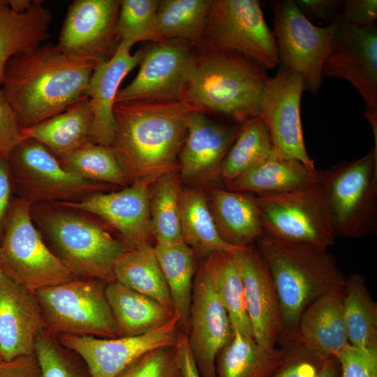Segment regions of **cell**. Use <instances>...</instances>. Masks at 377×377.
Instances as JSON below:
<instances>
[{"mask_svg": "<svg viewBox=\"0 0 377 377\" xmlns=\"http://www.w3.org/2000/svg\"><path fill=\"white\" fill-rule=\"evenodd\" d=\"M321 182L319 170L311 171L297 160L274 153L226 185L232 191L254 195L282 193Z\"/></svg>", "mask_w": 377, "mask_h": 377, "instance_id": "4316f807", "label": "cell"}, {"mask_svg": "<svg viewBox=\"0 0 377 377\" xmlns=\"http://www.w3.org/2000/svg\"><path fill=\"white\" fill-rule=\"evenodd\" d=\"M188 343L201 377H216L218 353L232 339L233 327L202 263L195 271Z\"/></svg>", "mask_w": 377, "mask_h": 377, "instance_id": "e0dca14e", "label": "cell"}, {"mask_svg": "<svg viewBox=\"0 0 377 377\" xmlns=\"http://www.w3.org/2000/svg\"><path fill=\"white\" fill-rule=\"evenodd\" d=\"M279 64L299 76L304 91L317 94L333 38L342 24L337 16L327 26L313 24L293 0L271 1Z\"/></svg>", "mask_w": 377, "mask_h": 377, "instance_id": "9c48e42d", "label": "cell"}, {"mask_svg": "<svg viewBox=\"0 0 377 377\" xmlns=\"http://www.w3.org/2000/svg\"><path fill=\"white\" fill-rule=\"evenodd\" d=\"M45 330L41 308L33 292L4 274L0 276V353L3 361L34 353Z\"/></svg>", "mask_w": 377, "mask_h": 377, "instance_id": "7402d4cb", "label": "cell"}, {"mask_svg": "<svg viewBox=\"0 0 377 377\" xmlns=\"http://www.w3.org/2000/svg\"><path fill=\"white\" fill-rule=\"evenodd\" d=\"M337 236L360 238L377 233V151L319 170Z\"/></svg>", "mask_w": 377, "mask_h": 377, "instance_id": "8992f818", "label": "cell"}, {"mask_svg": "<svg viewBox=\"0 0 377 377\" xmlns=\"http://www.w3.org/2000/svg\"><path fill=\"white\" fill-rule=\"evenodd\" d=\"M117 377H183L175 346L145 353Z\"/></svg>", "mask_w": 377, "mask_h": 377, "instance_id": "7bdbcfd3", "label": "cell"}, {"mask_svg": "<svg viewBox=\"0 0 377 377\" xmlns=\"http://www.w3.org/2000/svg\"><path fill=\"white\" fill-rule=\"evenodd\" d=\"M133 45L129 41H121L112 58L98 64L90 77L84 95L93 115L88 138L93 143L105 146L113 143L116 132L114 106L119 87L141 58V49L131 54Z\"/></svg>", "mask_w": 377, "mask_h": 377, "instance_id": "603a6c76", "label": "cell"}, {"mask_svg": "<svg viewBox=\"0 0 377 377\" xmlns=\"http://www.w3.org/2000/svg\"><path fill=\"white\" fill-rule=\"evenodd\" d=\"M159 1L122 0L117 24L120 41L133 45L140 41L158 42L156 12Z\"/></svg>", "mask_w": 377, "mask_h": 377, "instance_id": "b9f144b4", "label": "cell"}, {"mask_svg": "<svg viewBox=\"0 0 377 377\" xmlns=\"http://www.w3.org/2000/svg\"><path fill=\"white\" fill-rule=\"evenodd\" d=\"M2 274H3V273H2V272H1V269H0V276H1Z\"/></svg>", "mask_w": 377, "mask_h": 377, "instance_id": "db71d44e", "label": "cell"}, {"mask_svg": "<svg viewBox=\"0 0 377 377\" xmlns=\"http://www.w3.org/2000/svg\"><path fill=\"white\" fill-rule=\"evenodd\" d=\"M266 70L236 52L196 48L185 99L196 111L220 114L242 125L260 116Z\"/></svg>", "mask_w": 377, "mask_h": 377, "instance_id": "277c9868", "label": "cell"}, {"mask_svg": "<svg viewBox=\"0 0 377 377\" xmlns=\"http://www.w3.org/2000/svg\"><path fill=\"white\" fill-rule=\"evenodd\" d=\"M153 185L149 211L156 244L171 245L183 242L179 205L182 186L178 170L164 175Z\"/></svg>", "mask_w": 377, "mask_h": 377, "instance_id": "f35d334b", "label": "cell"}, {"mask_svg": "<svg viewBox=\"0 0 377 377\" xmlns=\"http://www.w3.org/2000/svg\"><path fill=\"white\" fill-rule=\"evenodd\" d=\"M7 159L14 195L31 206L77 201L108 187L68 171L45 145L32 138L22 140Z\"/></svg>", "mask_w": 377, "mask_h": 377, "instance_id": "30bf717a", "label": "cell"}, {"mask_svg": "<svg viewBox=\"0 0 377 377\" xmlns=\"http://www.w3.org/2000/svg\"><path fill=\"white\" fill-rule=\"evenodd\" d=\"M179 332V316L175 313L164 325L141 335L100 338L61 334L57 337L61 344L81 357L91 377H117L145 353L175 346Z\"/></svg>", "mask_w": 377, "mask_h": 377, "instance_id": "9a60e30c", "label": "cell"}, {"mask_svg": "<svg viewBox=\"0 0 377 377\" xmlns=\"http://www.w3.org/2000/svg\"><path fill=\"white\" fill-rule=\"evenodd\" d=\"M342 23L363 28L372 26L377 19L376 0L343 1Z\"/></svg>", "mask_w": 377, "mask_h": 377, "instance_id": "bcb514c9", "label": "cell"}, {"mask_svg": "<svg viewBox=\"0 0 377 377\" xmlns=\"http://www.w3.org/2000/svg\"><path fill=\"white\" fill-rule=\"evenodd\" d=\"M98 64L46 43L12 58L0 86L23 127L28 128L61 112L83 96Z\"/></svg>", "mask_w": 377, "mask_h": 377, "instance_id": "7a4b0ae2", "label": "cell"}, {"mask_svg": "<svg viewBox=\"0 0 377 377\" xmlns=\"http://www.w3.org/2000/svg\"><path fill=\"white\" fill-rule=\"evenodd\" d=\"M53 20L43 1L35 0L24 13L12 10L0 0V84L7 63L13 57L30 52L50 38Z\"/></svg>", "mask_w": 377, "mask_h": 377, "instance_id": "484cf974", "label": "cell"}, {"mask_svg": "<svg viewBox=\"0 0 377 377\" xmlns=\"http://www.w3.org/2000/svg\"><path fill=\"white\" fill-rule=\"evenodd\" d=\"M154 249L170 293L174 311L179 316V329L187 335L196 255L184 242L156 244Z\"/></svg>", "mask_w": 377, "mask_h": 377, "instance_id": "d6a6232c", "label": "cell"}, {"mask_svg": "<svg viewBox=\"0 0 377 377\" xmlns=\"http://www.w3.org/2000/svg\"><path fill=\"white\" fill-rule=\"evenodd\" d=\"M335 359L339 377H377V348L354 346L348 343Z\"/></svg>", "mask_w": 377, "mask_h": 377, "instance_id": "ee69618b", "label": "cell"}, {"mask_svg": "<svg viewBox=\"0 0 377 377\" xmlns=\"http://www.w3.org/2000/svg\"><path fill=\"white\" fill-rule=\"evenodd\" d=\"M114 274L115 281L174 311L167 282L151 244L122 253L114 265Z\"/></svg>", "mask_w": 377, "mask_h": 377, "instance_id": "1f68e13d", "label": "cell"}, {"mask_svg": "<svg viewBox=\"0 0 377 377\" xmlns=\"http://www.w3.org/2000/svg\"><path fill=\"white\" fill-rule=\"evenodd\" d=\"M105 283L75 279L35 292L45 330L100 338L119 337L105 294Z\"/></svg>", "mask_w": 377, "mask_h": 377, "instance_id": "ba28073f", "label": "cell"}, {"mask_svg": "<svg viewBox=\"0 0 377 377\" xmlns=\"http://www.w3.org/2000/svg\"><path fill=\"white\" fill-rule=\"evenodd\" d=\"M119 0H75L69 6L57 45L65 53L98 64L109 60L121 41Z\"/></svg>", "mask_w": 377, "mask_h": 377, "instance_id": "2e32d148", "label": "cell"}, {"mask_svg": "<svg viewBox=\"0 0 377 377\" xmlns=\"http://www.w3.org/2000/svg\"><path fill=\"white\" fill-rule=\"evenodd\" d=\"M105 294L119 337L138 336L153 331L175 314L172 309L117 281L106 284Z\"/></svg>", "mask_w": 377, "mask_h": 377, "instance_id": "f546056e", "label": "cell"}, {"mask_svg": "<svg viewBox=\"0 0 377 377\" xmlns=\"http://www.w3.org/2000/svg\"><path fill=\"white\" fill-rule=\"evenodd\" d=\"M195 50L191 44L179 39L151 43L142 48L139 71L118 91L115 103L185 99Z\"/></svg>", "mask_w": 377, "mask_h": 377, "instance_id": "4fadbf2b", "label": "cell"}, {"mask_svg": "<svg viewBox=\"0 0 377 377\" xmlns=\"http://www.w3.org/2000/svg\"><path fill=\"white\" fill-rule=\"evenodd\" d=\"M274 151L263 119L253 117L241 125L238 136L226 154L219 178L225 185L269 157Z\"/></svg>", "mask_w": 377, "mask_h": 377, "instance_id": "74e56055", "label": "cell"}, {"mask_svg": "<svg viewBox=\"0 0 377 377\" xmlns=\"http://www.w3.org/2000/svg\"><path fill=\"white\" fill-rule=\"evenodd\" d=\"M274 282L281 316L280 337L295 333L306 309L344 288L346 277L326 248L286 241L267 232L255 243Z\"/></svg>", "mask_w": 377, "mask_h": 377, "instance_id": "3957f363", "label": "cell"}, {"mask_svg": "<svg viewBox=\"0 0 377 377\" xmlns=\"http://www.w3.org/2000/svg\"><path fill=\"white\" fill-rule=\"evenodd\" d=\"M303 91L300 77L279 68L265 86L260 117L267 126L276 154L297 160L316 172L318 170L308 154L302 131L300 102Z\"/></svg>", "mask_w": 377, "mask_h": 377, "instance_id": "5bb4252c", "label": "cell"}, {"mask_svg": "<svg viewBox=\"0 0 377 377\" xmlns=\"http://www.w3.org/2000/svg\"><path fill=\"white\" fill-rule=\"evenodd\" d=\"M242 278L247 314L256 343L267 350L276 348L281 332V316L271 275L255 244L232 254Z\"/></svg>", "mask_w": 377, "mask_h": 377, "instance_id": "44dd1931", "label": "cell"}, {"mask_svg": "<svg viewBox=\"0 0 377 377\" xmlns=\"http://www.w3.org/2000/svg\"><path fill=\"white\" fill-rule=\"evenodd\" d=\"M34 355L41 377H91L84 360L47 330L37 337Z\"/></svg>", "mask_w": 377, "mask_h": 377, "instance_id": "60d3db41", "label": "cell"}, {"mask_svg": "<svg viewBox=\"0 0 377 377\" xmlns=\"http://www.w3.org/2000/svg\"><path fill=\"white\" fill-rule=\"evenodd\" d=\"M3 362V359H2V357H1V355L0 353V364Z\"/></svg>", "mask_w": 377, "mask_h": 377, "instance_id": "f5cc1de1", "label": "cell"}, {"mask_svg": "<svg viewBox=\"0 0 377 377\" xmlns=\"http://www.w3.org/2000/svg\"><path fill=\"white\" fill-rule=\"evenodd\" d=\"M278 344L286 350L281 364L269 377H339L337 360L311 350L294 335L282 337Z\"/></svg>", "mask_w": 377, "mask_h": 377, "instance_id": "ab89813d", "label": "cell"}, {"mask_svg": "<svg viewBox=\"0 0 377 377\" xmlns=\"http://www.w3.org/2000/svg\"><path fill=\"white\" fill-rule=\"evenodd\" d=\"M240 128L241 125L220 124L194 111L178 158L181 183L200 187L219 178L223 161Z\"/></svg>", "mask_w": 377, "mask_h": 377, "instance_id": "ffe728a7", "label": "cell"}, {"mask_svg": "<svg viewBox=\"0 0 377 377\" xmlns=\"http://www.w3.org/2000/svg\"><path fill=\"white\" fill-rule=\"evenodd\" d=\"M343 289L327 293L310 304L302 314L295 333L291 334L300 343L324 357L335 358L348 343Z\"/></svg>", "mask_w": 377, "mask_h": 377, "instance_id": "cb8c5ba5", "label": "cell"}, {"mask_svg": "<svg viewBox=\"0 0 377 377\" xmlns=\"http://www.w3.org/2000/svg\"><path fill=\"white\" fill-rule=\"evenodd\" d=\"M210 2L211 0L159 1L156 12L158 41L179 39L195 48L200 47Z\"/></svg>", "mask_w": 377, "mask_h": 377, "instance_id": "d590c367", "label": "cell"}, {"mask_svg": "<svg viewBox=\"0 0 377 377\" xmlns=\"http://www.w3.org/2000/svg\"><path fill=\"white\" fill-rule=\"evenodd\" d=\"M322 76L347 80L362 97L364 112L377 113L376 24L360 28L342 23L333 38Z\"/></svg>", "mask_w": 377, "mask_h": 377, "instance_id": "ac0fdd59", "label": "cell"}, {"mask_svg": "<svg viewBox=\"0 0 377 377\" xmlns=\"http://www.w3.org/2000/svg\"><path fill=\"white\" fill-rule=\"evenodd\" d=\"M183 377H201L191 352L187 336L179 330L175 345Z\"/></svg>", "mask_w": 377, "mask_h": 377, "instance_id": "f907efd6", "label": "cell"}, {"mask_svg": "<svg viewBox=\"0 0 377 377\" xmlns=\"http://www.w3.org/2000/svg\"><path fill=\"white\" fill-rule=\"evenodd\" d=\"M179 205L182 240L196 256L205 258L215 252L232 254L244 248L230 245L222 239L205 191L200 187H181Z\"/></svg>", "mask_w": 377, "mask_h": 377, "instance_id": "f1b7e54d", "label": "cell"}, {"mask_svg": "<svg viewBox=\"0 0 377 377\" xmlns=\"http://www.w3.org/2000/svg\"><path fill=\"white\" fill-rule=\"evenodd\" d=\"M150 184L133 182L119 191L96 192L60 206L94 215L116 230L129 249L150 244L153 237L149 211Z\"/></svg>", "mask_w": 377, "mask_h": 377, "instance_id": "d6986e66", "label": "cell"}, {"mask_svg": "<svg viewBox=\"0 0 377 377\" xmlns=\"http://www.w3.org/2000/svg\"><path fill=\"white\" fill-rule=\"evenodd\" d=\"M0 269L33 292L76 279L46 244L32 219L31 205L15 195L0 243Z\"/></svg>", "mask_w": 377, "mask_h": 377, "instance_id": "52a82bcc", "label": "cell"}, {"mask_svg": "<svg viewBox=\"0 0 377 377\" xmlns=\"http://www.w3.org/2000/svg\"><path fill=\"white\" fill-rule=\"evenodd\" d=\"M205 193L222 239L237 247L254 245L264 232L256 195L218 187H209Z\"/></svg>", "mask_w": 377, "mask_h": 377, "instance_id": "d4e9b609", "label": "cell"}, {"mask_svg": "<svg viewBox=\"0 0 377 377\" xmlns=\"http://www.w3.org/2000/svg\"><path fill=\"white\" fill-rule=\"evenodd\" d=\"M0 377H41L39 365L34 354L0 364Z\"/></svg>", "mask_w": 377, "mask_h": 377, "instance_id": "c3c4849f", "label": "cell"}, {"mask_svg": "<svg viewBox=\"0 0 377 377\" xmlns=\"http://www.w3.org/2000/svg\"><path fill=\"white\" fill-rule=\"evenodd\" d=\"M195 109L186 100L115 103V136L112 147L131 182L153 185L178 170V158L188 121Z\"/></svg>", "mask_w": 377, "mask_h": 377, "instance_id": "6da1fadb", "label": "cell"}, {"mask_svg": "<svg viewBox=\"0 0 377 377\" xmlns=\"http://www.w3.org/2000/svg\"><path fill=\"white\" fill-rule=\"evenodd\" d=\"M202 265L229 315L232 327L244 336L253 338L243 282L232 254L212 253L204 258Z\"/></svg>", "mask_w": 377, "mask_h": 377, "instance_id": "836d02e7", "label": "cell"}, {"mask_svg": "<svg viewBox=\"0 0 377 377\" xmlns=\"http://www.w3.org/2000/svg\"><path fill=\"white\" fill-rule=\"evenodd\" d=\"M294 1L306 17L323 21L333 18L343 5V1L340 0H296Z\"/></svg>", "mask_w": 377, "mask_h": 377, "instance_id": "7dc6e473", "label": "cell"}, {"mask_svg": "<svg viewBox=\"0 0 377 377\" xmlns=\"http://www.w3.org/2000/svg\"><path fill=\"white\" fill-rule=\"evenodd\" d=\"M32 0H6L8 7L16 13H24L34 3Z\"/></svg>", "mask_w": 377, "mask_h": 377, "instance_id": "816d5d0a", "label": "cell"}, {"mask_svg": "<svg viewBox=\"0 0 377 377\" xmlns=\"http://www.w3.org/2000/svg\"><path fill=\"white\" fill-rule=\"evenodd\" d=\"M23 126L0 87V155L8 158L10 152L22 140Z\"/></svg>", "mask_w": 377, "mask_h": 377, "instance_id": "f6af8a7d", "label": "cell"}, {"mask_svg": "<svg viewBox=\"0 0 377 377\" xmlns=\"http://www.w3.org/2000/svg\"><path fill=\"white\" fill-rule=\"evenodd\" d=\"M263 230L279 239L327 249L337 237L320 183L255 195Z\"/></svg>", "mask_w": 377, "mask_h": 377, "instance_id": "7c38bea8", "label": "cell"}, {"mask_svg": "<svg viewBox=\"0 0 377 377\" xmlns=\"http://www.w3.org/2000/svg\"><path fill=\"white\" fill-rule=\"evenodd\" d=\"M13 197V187L8 159L0 155V243Z\"/></svg>", "mask_w": 377, "mask_h": 377, "instance_id": "681fc988", "label": "cell"}, {"mask_svg": "<svg viewBox=\"0 0 377 377\" xmlns=\"http://www.w3.org/2000/svg\"><path fill=\"white\" fill-rule=\"evenodd\" d=\"M200 47L236 52L266 69L279 64L274 34L256 0H211Z\"/></svg>", "mask_w": 377, "mask_h": 377, "instance_id": "8fae6325", "label": "cell"}, {"mask_svg": "<svg viewBox=\"0 0 377 377\" xmlns=\"http://www.w3.org/2000/svg\"><path fill=\"white\" fill-rule=\"evenodd\" d=\"M57 159L66 170L84 180L124 188L132 184L111 146L87 140L75 150Z\"/></svg>", "mask_w": 377, "mask_h": 377, "instance_id": "e575fe53", "label": "cell"}, {"mask_svg": "<svg viewBox=\"0 0 377 377\" xmlns=\"http://www.w3.org/2000/svg\"><path fill=\"white\" fill-rule=\"evenodd\" d=\"M343 313L348 343L354 346L377 348V304L358 273L346 278Z\"/></svg>", "mask_w": 377, "mask_h": 377, "instance_id": "8d00e7d4", "label": "cell"}, {"mask_svg": "<svg viewBox=\"0 0 377 377\" xmlns=\"http://www.w3.org/2000/svg\"><path fill=\"white\" fill-rule=\"evenodd\" d=\"M34 223L53 253L76 279L115 281L114 265L129 248L80 211L55 203L31 206Z\"/></svg>", "mask_w": 377, "mask_h": 377, "instance_id": "5b68a950", "label": "cell"}, {"mask_svg": "<svg viewBox=\"0 0 377 377\" xmlns=\"http://www.w3.org/2000/svg\"><path fill=\"white\" fill-rule=\"evenodd\" d=\"M93 120L89 98L84 95L61 112L33 126L24 128V138L45 145L57 158L89 140Z\"/></svg>", "mask_w": 377, "mask_h": 377, "instance_id": "83f0119b", "label": "cell"}, {"mask_svg": "<svg viewBox=\"0 0 377 377\" xmlns=\"http://www.w3.org/2000/svg\"><path fill=\"white\" fill-rule=\"evenodd\" d=\"M286 350L260 346L253 338L233 328L230 341L217 354L216 377H269L283 362Z\"/></svg>", "mask_w": 377, "mask_h": 377, "instance_id": "4dcf8cb0", "label": "cell"}]
</instances>
